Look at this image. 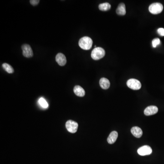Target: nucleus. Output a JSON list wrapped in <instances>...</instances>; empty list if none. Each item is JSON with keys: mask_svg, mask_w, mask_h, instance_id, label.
<instances>
[{"mask_svg": "<svg viewBox=\"0 0 164 164\" xmlns=\"http://www.w3.org/2000/svg\"><path fill=\"white\" fill-rule=\"evenodd\" d=\"M78 44L82 49L89 50L92 46L93 40L90 37H84L79 40Z\"/></svg>", "mask_w": 164, "mask_h": 164, "instance_id": "1", "label": "nucleus"}, {"mask_svg": "<svg viewBox=\"0 0 164 164\" xmlns=\"http://www.w3.org/2000/svg\"><path fill=\"white\" fill-rule=\"evenodd\" d=\"M105 54V50L102 47H97L92 51L91 57L93 60H98L103 58Z\"/></svg>", "mask_w": 164, "mask_h": 164, "instance_id": "2", "label": "nucleus"}, {"mask_svg": "<svg viewBox=\"0 0 164 164\" xmlns=\"http://www.w3.org/2000/svg\"><path fill=\"white\" fill-rule=\"evenodd\" d=\"M163 9V5L159 2H156L151 4L149 8V11L153 14H158L161 13Z\"/></svg>", "mask_w": 164, "mask_h": 164, "instance_id": "3", "label": "nucleus"}, {"mask_svg": "<svg viewBox=\"0 0 164 164\" xmlns=\"http://www.w3.org/2000/svg\"><path fill=\"white\" fill-rule=\"evenodd\" d=\"M128 87L133 90H139L141 88V82L137 79L131 78L127 82Z\"/></svg>", "mask_w": 164, "mask_h": 164, "instance_id": "4", "label": "nucleus"}, {"mask_svg": "<svg viewBox=\"0 0 164 164\" xmlns=\"http://www.w3.org/2000/svg\"><path fill=\"white\" fill-rule=\"evenodd\" d=\"M66 127L68 131L71 133H75L77 131L78 124L74 121L69 120L66 122Z\"/></svg>", "mask_w": 164, "mask_h": 164, "instance_id": "5", "label": "nucleus"}, {"mask_svg": "<svg viewBox=\"0 0 164 164\" xmlns=\"http://www.w3.org/2000/svg\"><path fill=\"white\" fill-rule=\"evenodd\" d=\"M23 55L26 58H31L33 56V53L30 46L29 44L23 45L22 47Z\"/></svg>", "mask_w": 164, "mask_h": 164, "instance_id": "6", "label": "nucleus"}, {"mask_svg": "<svg viewBox=\"0 0 164 164\" xmlns=\"http://www.w3.org/2000/svg\"><path fill=\"white\" fill-rule=\"evenodd\" d=\"M137 152L140 156H144L150 155L152 153V148L148 145H144L139 148L137 150Z\"/></svg>", "mask_w": 164, "mask_h": 164, "instance_id": "7", "label": "nucleus"}, {"mask_svg": "<svg viewBox=\"0 0 164 164\" xmlns=\"http://www.w3.org/2000/svg\"><path fill=\"white\" fill-rule=\"evenodd\" d=\"M158 111V108L156 106H150L147 107L144 111V114L146 116L154 115Z\"/></svg>", "mask_w": 164, "mask_h": 164, "instance_id": "8", "label": "nucleus"}, {"mask_svg": "<svg viewBox=\"0 0 164 164\" xmlns=\"http://www.w3.org/2000/svg\"><path fill=\"white\" fill-rule=\"evenodd\" d=\"M56 61L60 66H63L66 64L67 59L63 54L59 53L56 56Z\"/></svg>", "mask_w": 164, "mask_h": 164, "instance_id": "9", "label": "nucleus"}, {"mask_svg": "<svg viewBox=\"0 0 164 164\" xmlns=\"http://www.w3.org/2000/svg\"><path fill=\"white\" fill-rule=\"evenodd\" d=\"M131 132L136 138H140L142 135V130L139 127L135 126L132 128L131 129Z\"/></svg>", "mask_w": 164, "mask_h": 164, "instance_id": "10", "label": "nucleus"}, {"mask_svg": "<svg viewBox=\"0 0 164 164\" xmlns=\"http://www.w3.org/2000/svg\"><path fill=\"white\" fill-rule=\"evenodd\" d=\"M74 91L75 94L78 97H82L85 94V92L83 88L79 85H76L74 87Z\"/></svg>", "mask_w": 164, "mask_h": 164, "instance_id": "11", "label": "nucleus"}, {"mask_svg": "<svg viewBox=\"0 0 164 164\" xmlns=\"http://www.w3.org/2000/svg\"><path fill=\"white\" fill-rule=\"evenodd\" d=\"M118 134L115 131H113L110 134L107 139V141L109 144H113L114 143L118 138Z\"/></svg>", "mask_w": 164, "mask_h": 164, "instance_id": "12", "label": "nucleus"}, {"mask_svg": "<svg viewBox=\"0 0 164 164\" xmlns=\"http://www.w3.org/2000/svg\"><path fill=\"white\" fill-rule=\"evenodd\" d=\"M99 84L100 87L104 90H107L110 87V82L107 78L103 77L100 79Z\"/></svg>", "mask_w": 164, "mask_h": 164, "instance_id": "13", "label": "nucleus"}, {"mask_svg": "<svg viewBox=\"0 0 164 164\" xmlns=\"http://www.w3.org/2000/svg\"><path fill=\"white\" fill-rule=\"evenodd\" d=\"M116 13L119 15L124 16L126 14V8L125 4L123 3L119 4L116 9Z\"/></svg>", "mask_w": 164, "mask_h": 164, "instance_id": "14", "label": "nucleus"}, {"mask_svg": "<svg viewBox=\"0 0 164 164\" xmlns=\"http://www.w3.org/2000/svg\"><path fill=\"white\" fill-rule=\"evenodd\" d=\"M99 9L102 11H107L111 8V5L108 2H105V3L100 4L99 6Z\"/></svg>", "mask_w": 164, "mask_h": 164, "instance_id": "15", "label": "nucleus"}, {"mask_svg": "<svg viewBox=\"0 0 164 164\" xmlns=\"http://www.w3.org/2000/svg\"><path fill=\"white\" fill-rule=\"evenodd\" d=\"M2 67L5 69V71L9 74H12L14 73V69L8 63H3L2 64Z\"/></svg>", "mask_w": 164, "mask_h": 164, "instance_id": "16", "label": "nucleus"}, {"mask_svg": "<svg viewBox=\"0 0 164 164\" xmlns=\"http://www.w3.org/2000/svg\"><path fill=\"white\" fill-rule=\"evenodd\" d=\"M39 104L43 108H48V104L46 100L44 98H41L38 100Z\"/></svg>", "mask_w": 164, "mask_h": 164, "instance_id": "17", "label": "nucleus"}, {"mask_svg": "<svg viewBox=\"0 0 164 164\" xmlns=\"http://www.w3.org/2000/svg\"><path fill=\"white\" fill-rule=\"evenodd\" d=\"M152 46L153 47H156L157 46L160 44V41L158 38L154 39L152 42Z\"/></svg>", "mask_w": 164, "mask_h": 164, "instance_id": "18", "label": "nucleus"}, {"mask_svg": "<svg viewBox=\"0 0 164 164\" xmlns=\"http://www.w3.org/2000/svg\"><path fill=\"white\" fill-rule=\"evenodd\" d=\"M158 34L161 36H164V29L163 28H159L157 30Z\"/></svg>", "mask_w": 164, "mask_h": 164, "instance_id": "19", "label": "nucleus"}, {"mask_svg": "<svg viewBox=\"0 0 164 164\" xmlns=\"http://www.w3.org/2000/svg\"><path fill=\"white\" fill-rule=\"evenodd\" d=\"M40 1L39 0H31L30 2L31 4L33 6H36V5H38L39 2Z\"/></svg>", "mask_w": 164, "mask_h": 164, "instance_id": "20", "label": "nucleus"}]
</instances>
